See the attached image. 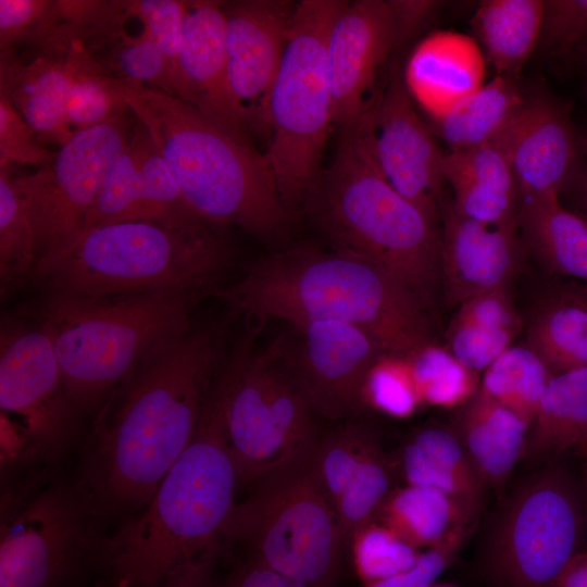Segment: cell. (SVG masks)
<instances>
[{
    "label": "cell",
    "mask_w": 587,
    "mask_h": 587,
    "mask_svg": "<svg viewBox=\"0 0 587 587\" xmlns=\"http://www.w3.org/2000/svg\"><path fill=\"white\" fill-rule=\"evenodd\" d=\"M582 61H583V65H584V70H585V74L587 78V58H583Z\"/></svg>",
    "instance_id": "56"
},
{
    "label": "cell",
    "mask_w": 587,
    "mask_h": 587,
    "mask_svg": "<svg viewBox=\"0 0 587 587\" xmlns=\"http://www.w3.org/2000/svg\"><path fill=\"white\" fill-rule=\"evenodd\" d=\"M218 226L202 217L93 226L40 257L32 280L46 294L74 296L213 294L232 263Z\"/></svg>",
    "instance_id": "4"
},
{
    "label": "cell",
    "mask_w": 587,
    "mask_h": 587,
    "mask_svg": "<svg viewBox=\"0 0 587 587\" xmlns=\"http://www.w3.org/2000/svg\"><path fill=\"white\" fill-rule=\"evenodd\" d=\"M528 446L535 455L587 448V366L550 377L529 427Z\"/></svg>",
    "instance_id": "30"
},
{
    "label": "cell",
    "mask_w": 587,
    "mask_h": 587,
    "mask_svg": "<svg viewBox=\"0 0 587 587\" xmlns=\"http://www.w3.org/2000/svg\"><path fill=\"white\" fill-rule=\"evenodd\" d=\"M121 89L198 215L264 238L284 229L289 212L264 153L174 96L125 79Z\"/></svg>",
    "instance_id": "5"
},
{
    "label": "cell",
    "mask_w": 587,
    "mask_h": 587,
    "mask_svg": "<svg viewBox=\"0 0 587 587\" xmlns=\"http://www.w3.org/2000/svg\"><path fill=\"white\" fill-rule=\"evenodd\" d=\"M394 485L395 465L379 448L358 469L334 505L346 550L361 528L377 520Z\"/></svg>",
    "instance_id": "37"
},
{
    "label": "cell",
    "mask_w": 587,
    "mask_h": 587,
    "mask_svg": "<svg viewBox=\"0 0 587 587\" xmlns=\"http://www.w3.org/2000/svg\"><path fill=\"white\" fill-rule=\"evenodd\" d=\"M242 488L215 382L189 446L147 504L105 536L103 587H159L186 563L220 555Z\"/></svg>",
    "instance_id": "2"
},
{
    "label": "cell",
    "mask_w": 587,
    "mask_h": 587,
    "mask_svg": "<svg viewBox=\"0 0 587 587\" xmlns=\"http://www.w3.org/2000/svg\"><path fill=\"white\" fill-rule=\"evenodd\" d=\"M579 137L562 101L547 93L527 96L497 138L511 161L521 203L559 197L577 166Z\"/></svg>",
    "instance_id": "18"
},
{
    "label": "cell",
    "mask_w": 587,
    "mask_h": 587,
    "mask_svg": "<svg viewBox=\"0 0 587 587\" xmlns=\"http://www.w3.org/2000/svg\"><path fill=\"white\" fill-rule=\"evenodd\" d=\"M137 220L151 221L143 198L137 158L129 139L109 167L82 232L103 224Z\"/></svg>",
    "instance_id": "40"
},
{
    "label": "cell",
    "mask_w": 587,
    "mask_h": 587,
    "mask_svg": "<svg viewBox=\"0 0 587 587\" xmlns=\"http://www.w3.org/2000/svg\"><path fill=\"white\" fill-rule=\"evenodd\" d=\"M395 47L397 39L388 1H346L326 40L334 124L340 129L355 123L370 105L365 96Z\"/></svg>",
    "instance_id": "17"
},
{
    "label": "cell",
    "mask_w": 587,
    "mask_h": 587,
    "mask_svg": "<svg viewBox=\"0 0 587 587\" xmlns=\"http://www.w3.org/2000/svg\"><path fill=\"white\" fill-rule=\"evenodd\" d=\"M0 587H76L107 536L75 477L46 469L1 482Z\"/></svg>",
    "instance_id": "9"
},
{
    "label": "cell",
    "mask_w": 587,
    "mask_h": 587,
    "mask_svg": "<svg viewBox=\"0 0 587 587\" xmlns=\"http://www.w3.org/2000/svg\"><path fill=\"white\" fill-rule=\"evenodd\" d=\"M214 587H309L248 557L236 564L225 579Z\"/></svg>",
    "instance_id": "49"
},
{
    "label": "cell",
    "mask_w": 587,
    "mask_h": 587,
    "mask_svg": "<svg viewBox=\"0 0 587 587\" xmlns=\"http://www.w3.org/2000/svg\"><path fill=\"white\" fill-rule=\"evenodd\" d=\"M587 32V0H545L539 45L553 57L577 52Z\"/></svg>",
    "instance_id": "46"
},
{
    "label": "cell",
    "mask_w": 587,
    "mask_h": 587,
    "mask_svg": "<svg viewBox=\"0 0 587 587\" xmlns=\"http://www.w3.org/2000/svg\"><path fill=\"white\" fill-rule=\"evenodd\" d=\"M578 54L580 55V58H587V32H586V35L577 50Z\"/></svg>",
    "instance_id": "55"
},
{
    "label": "cell",
    "mask_w": 587,
    "mask_h": 587,
    "mask_svg": "<svg viewBox=\"0 0 587 587\" xmlns=\"http://www.w3.org/2000/svg\"><path fill=\"white\" fill-rule=\"evenodd\" d=\"M52 155L8 98L0 93V168H9L12 164L39 168Z\"/></svg>",
    "instance_id": "47"
},
{
    "label": "cell",
    "mask_w": 587,
    "mask_h": 587,
    "mask_svg": "<svg viewBox=\"0 0 587 587\" xmlns=\"http://www.w3.org/2000/svg\"><path fill=\"white\" fill-rule=\"evenodd\" d=\"M555 587H587V551H580L570 561Z\"/></svg>",
    "instance_id": "52"
},
{
    "label": "cell",
    "mask_w": 587,
    "mask_h": 587,
    "mask_svg": "<svg viewBox=\"0 0 587 587\" xmlns=\"http://www.w3.org/2000/svg\"><path fill=\"white\" fill-rule=\"evenodd\" d=\"M582 454L584 457L583 474H584V486H585V495H586V502H587V448L582 450Z\"/></svg>",
    "instance_id": "54"
},
{
    "label": "cell",
    "mask_w": 587,
    "mask_h": 587,
    "mask_svg": "<svg viewBox=\"0 0 587 587\" xmlns=\"http://www.w3.org/2000/svg\"><path fill=\"white\" fill-rule=\"evenodd\" d=\"M210 294H46L36 323L52 342L67 394L83 419L93 417L149 352L187 327Z\"/></svg>",
    "instance_id": "6"
},
{
    "label": "cell",
    "mask_w": 587,
    "mask_h": 587,
    "mask_svg": "<svg viewBox=\"0 0 587 587\" xmlns=\"http://www.w3.org/2000/svg\"><path fill=\"white\" fill-rule=\"evenodd\" d=\"M466 534L458 535L448 541L422 552L417 562L409 570L379 579L364 587H429L452 563Z\"/></svg>",
    "instance_id": "48"
},
{
    "label": "cell",
    "mask_w": 587,
    "mask_h": 587,
    "mask_svg": "<svg viewBox=\"0 0 587 587\" xmlns=\"http://www.w3.org/2000/svg\"><path fill=\"white\" fill-rule=\"evenodd\" d=\"M132 132L126 114L80 129L53 152L48 163L13 177L32 218L39 258L82 232L105 174L127 146Z\"/></svg>",
    "instance_id": "14"
},
{
    "label": "cell",
    "mask_w": 587,
    "mask_h": 587,
    "mask_svg": "<svg viewBox=\"0 0 587 587\" xmlns=\"http://www.w3.org/2000/svg\"><path fill=\"white\" fill-rule=\"evenodd\" d=\"M349 549L354 570L364 585L411 569L422 552L378 521L361 528Z\"/></svg>",
    "instance_id": "42"
},
{
    "label": "cell",
    "mask_w": 587,
    "mask_h": 587,
    "mask_svg": "<svg viewBox=\"0 0 587 587\" xmlns=\"http://www.w3.org/2000/svg\"><path fill=\"white\" fill-rule=\"evenodd\" d=\"M366 118L375 162L388 183L433 220L440 215L445 152L414 109L397 67Z\"/></svg>",
    "instance_id": "16"
},
{
    "label": "cell",
    "mask_w": 587,
    "mask_h": 587,
    "mask_svg": "<svg viewBox=\"0 0 587 587\" xmlns=\"http://www.w3.org/2000/svg\"><path fill=\"white\" fill-rule=\"evenodd\" d=\"M519 333L453 316L447 333L446 348L466 367L484 372Z\"/></svg>",
    "instance_id": "45"
},
{
    "label": "cell",
    "mask_w": 587,
    "mask_h": 587,
    "mask_svg": "<svg viewBox=\"0 0 587 587\" xmlns=\"http://www.w3.org/2000/svg\"><path fill=\"white\" fill-rule=\"evenodd\" d=\"M126 2L130 13L142 23L164 57L172 96L182 99L180 53L184 41L187 1L135 0Z\"/></svg>",
    "instance_id": "44"
},
{
    "label": "cell",
    "mask_w": 587,
    "mask_h": 587,
    "mask_svg": "<svg viewBox=\"0 0 587 587\" xmlns=\"http://www.w3.org/2000/svg\"><path fill=\"white\" fill-rule=\"evenodd\" d=\"M253 326L226 355L216 377L230 452L243 487L309 453L320 437L319 417L277 339L253 351Z\"/></svg>",
    "instance_id": "10"
},
{
    "label": "cell",
    "mask_w": 587,
    "mask_h": 587,
    "mask_svg": "<svg viewBox=\"0 0 587 587\" xmlns=\"http://www.w3.org/2000/svg\"><path fill=\"white\" fill-rule=\"evenodd\" d=\"M68 46L33 51L0 50V93L30 125L39 141L63 146L75 134L66 121Z\"/></svg>",
    "instance_id": "23"
},
{
    "label": "cell",
    "mask_w": 587,
    "mask_h": 587,
    "mask_svg": "<svg viewBox=\"0 0 587 587\" xmlns=\"http://www.w3.org/2000/svg\"><path fill=\"white\" fill-rule=\"evenodd\" d=\"M1 476L58 469L80 436L52 342L36 323H10L0 342Z\"/></svg>",
    "instance_id": "12"
},
{
    "label": "cell",
    "mask_w": 587,
    "mask_h": 587,
    "mask_svg": "<svg viewBox=\"0 0 587 587\" xmlns=\"http://www.w3.org/2000/svg\"><path fill=\"white\" fill-rule=\"evenodd\" d=\"M363 407L388 416L407 419L421 407L405 355L384 352L370 367L362 391Z\"/></svg>",
    "instance_id": "43"
},
{
    "label": "cell",
    "mask_w": 587,
    "mask_h": 587,
    "mask_svg": "<svg viewBox=\"0 0 587 587\" xmlns=\"http://www.w3.org/2000/svg\"><path fill=\"white\" fill-rule=\"evenodd\" d=\"M519 226L549 268L587 284V215L549 198L521 203Z\"/></svg>",
    "instance_id": "32"
},
{
    "label": "cell",
    "mask_w": 587,
    "mask_h": 587,
    "mask_svg": "<svg viewBox=\"0 0 587 587\" xmlns=\"http://www.w3.org/2000/svg\"><path fill=\"white\" fill-rule=\"evenodd\" d=\"M180 71V100L215 126L250 143L248 112L236 97L228 74L224 2L187 1Z\"/></svg>",
    "instance_id": "20"
},
{
    "label": "cell",
    "mask_w": 587,
    "mask_h": 587,
    "mask_svg": "<svg viewBox=\"0 0 587 587\" xmlns=\"http://www.w3.org/2000/svg\"><path fill=\"white\" fill-rule=\"evenodd\" d=\"M552 375L529 346H511L484 371L479 388L532 424Z\"/></svg>",
    "instance_id": "35"
},
{
    "label": "cell",
    "mask_w": 587,
    "mask_h": 587,
    "mask_svg": "<svg viewBox=\"0 0 587 587\" xmlns=\"http://www.w3.org/2000/svg\"><path fill=\"white\" fill-rule=\"evenodd\" d=\"M312 201L334 250L373 262L430 305L440 279L437 221L384 177L372 152L365 113L341 129Z\"/></svg>",
    "instance_id": "7"
},
{
    "label": "cell",
    "mask_w": 587,
    "mask_h": 587,
    "mask_svg": "<svg viewBox=\"0 0 587 587\" xmlns=\"http://www.w3.org/2000/svg\"><path fill=\"white\" fill-rule=\"evenodd\" d=\"M486 68L474 37L436 30L414 48L402 77L412 100L436 121L486 83Z\"/></svg>",
    "instance_id": "22"
},
{
    "label": "cell",
    "mask_w": 587,
    "mask_h": 587,
    "mask_svg": "<svg viewBox=\"0 0 587 587\" xmlns=\"http://www.w3.org/2000/svg\"><path fill=\"white\" fill-rule=\"evenodd\" d=\"M296 7L286 0L224 2L229 79L251 126L261 121L284 58Z\"/></svg>",
    "instance_id": "19"
},
{
    "label": "cell",
    "mask_w": 587,
    "mask_h": 587,
    "mask_svg": "<svg viewBox=\"0 0 587 587\" xmlns=\"http://www.w3.org/2000/svg\"><path fill=\"white\" fill-rule=\"evenodd\" d=\"M545 0H485L475 11V39L497 75L516 78L541 30Z\"/></svg>",
    "instance_id": "27"
},
{
    "label": "cell",
    "mask_w": 587,
    "mask_h": 587,
    "mask_svg": "<svg viewBox=\"0 0 587 587\" xmlns=\"http://www.w3.org/2000/svg\"><path fill=\"white\" fill-rule=\"evenodd\" d=\"M583 508L569 473L547 467L508 502L489 548L491 574L503 587H555L579 553Z\"/></svg>",
    "instance_id": "13"
},
{
    "label": "cell",
    "mask_w": 587,
    "mask_h": 587,
    "mask_svg": "<svg viewBox=\"0 0 587 587\" xmlns=\"http://www.w3.org/2000/svg\"><path fill=\"white\" fill-rule=\"evenodd\" d=\"M580 153L577 166L567 184L587 210V139L579 137Z\"/></svg>",
    "instance_id": "53"
},
{
    "label": "cell",
    "mask_w": 587,
    "mask_h": 587,
    "mask_svg": "<svg viewBox=\"0 0 587 587\" xmlns=\"http://www.w3.org/2000/svg\"><path fill=\"white\" fill-rule=\"evenodd\" d=\"M442 171L453 192L452 207L465 217L487 224L519 222L521 195L502 143L445 152Z\"/></svg>",
    "instance_id": "24"
},
{
    "label": "cell",
    "mask_w": 587,
    "mask_h": 587,
    "mask_svg": "<svg viewBox=\"0 0 587 587\" xmlns=\"http://www.w3.org/2000/svg\"><path fill=\"white\" fill-rule=\"evenodd\" d=\"M341 0H302L261 121L271 130L264 153L288 212L311 201L321 180L333 97L326 40Z\"/></svg>",
    "instance_id": "8"
},
{
    "label": "cell",
    "mask_w": 587,
    "mask_h": 587,
    "mask_svg": "<svg viewBox=\"0 0 587 587\" xmlns=\"http://www.w3.org/2000/svg\"><path fill=\"white\" fill-rule=\"evenodd\" d=\"M285 358L319 417L345 420L363 407L366 374L385 351L361 327L340 321L287 325Z\"/></svg>",
    "instance_id": "15"
},
{
    "label": "cell",
    "mask_w": 587,
    "mask_h": 587,
    "mask_svg": "<svg viewBox=\"0 0 587 587\" xmlns=\"http://www.w3.org/2000/svg\"><path fill=\"white\" fill-rule=\"evenodd\" d=\"M526 98L516 78L496 75L434 121L432 130L446 142L449 151L491 142L510 125Z\"/></svg>",
    "instance_id": "29"
},
{
    "label": "cell",
    "mask_w": 587,
    "mask_h": 587,
    "mask_svg": "<svg viewBox=\"0 0 587 587\" xmlns=\"http://www.w3.org/2000/svg\"><path fill=\"white\" fill-rule=\"evenodd\" d=\"M377 449L371 430L355 422L320 435L311 451V464L333 509L347 483Z\"/></svg>",
    "instance_id": "38"
},
{
    "label": "cell",
    "mask_w": 587,
    "mask_h": 587,
    "mask_svg": "<svg viewBox=\"0 0 587 587\" xmlns=\"http://www.w3.org/2000/svg\"><path fill=\"white\" fill-rule=\"evenodd\" d=\"M311 451L248 487L226 542L241 544L250 558L309 587H332L346 547Z\"/></svg>",
    "instance_id": "11"
},
{
    "label": "cell",
    "mask_w": 587,
    "mask_h": 587,
    "mask_svg": "<svg viewBox=\"0 0 587 587\" xmlns=\"http://www.w3.org/2000/svg\"><path fill=\"white\" fill-rule=\"evenodd\" d=\"M440 230L439 273L450 304L508 287L520 261L519 222L487 224L447 204Z\"/></svg>",
    "instance_id": "21"
},
{
    "label": "cell",
    "mask_w": 587,
    "mask_h": 587,
    "mask_svg": "<svg viewBox=\"0 0 587 587\" xmlns=\"http://www.w3.org/2000/svg\"><path fill=\"white\" fill-rule=\"evenodd\" d=\"M429 587H453V586H449V585H432Z\"/></svg>",
    "instance_id": "57"
},
{
    "label": "cell",
    "mask_w": 587,
    "mask_h": 587,
    "mask_svg": "<svg viewBox=\"0 0 587 587\" xmlns=\"http://www.w3.org/2000/svg\"><path fill=\"white\" fill-rule=\"evenodd\" d=\"M130 141L137 158L143 198L150 220L173 221L201 217L186 202L167 163L145 126L136 117Z\"/></svg>",
    "instance_id": "39"
},
{
    "label": "cell",
    "mask_w": 587,
    "mask_h": 587,
    "mask_svg": "<svg viewBox=\"0 0 587 587\" xmlns=\"http://www.w3.org/2000/svg\"><path fill=\"white\" fill-rule=\"evenodd\" d=\"M39 248L27 207L9 168H0V292L4 300L32 280Z\"/></svg>",
    "instance_id": "34"
},
{
    "label": "cell",
    "mask_w": 587,
    "mask_h": 587,
    "mask_svg": "<svg viewBox=\"0 0 587 587\" xmlns=\"http://www.w3.org/2000/svg\"><path fill=\"white\" fill-rule=\"evenodd\" d=\"M63 29L59 0H0V50H47Z\"/></svg>",
    "instance_id": "41"
},
{
    "label": "cell",
    "mask_w": 587,
    "mask_h": 587,
    "mask_svg": "<svg viewBox=\"0 0 587 587\" xmlns=\"http://www.w3.org/2000/svg\"><path fill=\"white\" fill-rule=\"evenodd\" d=\"M216 554L204 555L171 573L159 587H214L213 569Z\"/></svg>",
    "instance_id": "51"
},
{
    "label": "cell",
    "mask_w": 587,
    "mask_h": 587,
    "mask_svg": "<svg viewBox=\"0 0 587 587\" xmlns=\"http://www.w3.org/2000/svg\"><path fill=\"white\" fill-rule=\"evenodd\" d=\"M421 405L463 407L479 389L478 373L433 341L407 354Z\"/></svg>",
    "instance_id": "36"
},
{
    "label": "cell",
    "mask_w": 587,
    "mask_h": 587,
    "mask_svg": "<svg viewBox=\"0 0 587 587\" xmlns=\"http://www.w3.org/2000/svg\"><path fill=\"white\" fill-rule=\"evenodd\" d=\"M66 65V121L74 133L129 111L122 95V79L111 75L79 42L67 47Z\"/></svg>",
    "instance_id": "33"
},
{
    "label": "cell",
    "mask_w": 587,
    "mask_h": 587,
    "mask_svg": "<svg viewBox=\"0 0 587 587\" xmlns=\"http://www.w3.org/2000/svg\"><path fill=\"white\" fill-rule=\"evenodd\" d=\"M527 346L553 374L587 366V284L558 291L539 305Z\"/></svg>",
    "instance_id": "31"
},
{
    "label": "cell",
    "mask_w": 587,
    "mask_h": 587,
    "mask_svg": "<svg viewBox=\"0 0 587 587\" xmlns=\"http://www.w3.org/2000/svg\"><path fill=\"white\" fill-rule=\"evenodd\" d=\"M226 355L224 326L195 317L92 417L74 477L105 527L138 513L189 446Z\"/></svg>",
    "instance_id": "1"
},
{
    "label": "cell",
    "mask_w": 587,
    "mask_h": 587,
    "mask_svg": "<svg viewBox=\"0 0 587 587\" xmlns=\"http://www.w3.org/2000/svg\"><path fill=\"white\" fill-rule=\"evenodd\" d=\"M388 4L394 20L398 46L425 25L437 12L441 2L433 0H390Z\"/></svg>",
    "instance_id": "50"
},
{
    "label": "cell",
    "mask_w": 587,
    "mask_h": 587,
    "mask_svg": "<svg viewBox=\"0 0 587 587\" xmlns=\"http://www.w3.org/2000/svg\"><path fill=\"white\" fill-rule=\"evenodd\" d=\"M399 470L407 484L439 489L476 512L485 483L454 432L439 426L416 432L401 450Z\"/></svg>",
    "instance_id": "26"
},
{
    "label": "cell",
    "mask_w": 587,
    "mask_h": 587,
    "mask_svg": "<svg viewBox=\"0 0 587 587\" xmlns=\"http://www.w3.org/2000/svg\"><path fill=\"white\" fill-rule=\"evenodd\" d=\"M215 294L260 327L270 320L346 322L399 355L432 341L427 308L416 296L373 262L337 250L300 246L268 254Z\"/></svg>",
    "instance_id": "3"
},
{
    "label": "cell",
    "mask_w": 587,
    "mask_h": 587,
    "mask_svg": "<svg viewBox=\"0 0 587 587\" xmlns=\"http://www.w3.org/2000/svg\"><path fill=\"white\" fill-rule=\"evenodd\" d=\"M454 432L484 483H501L514 469L530 424L480 388L460 408Z\"/></svg>",
    "instance_id": "25"
},
{
    "label": "cell",
    "mask_w": 587,
    "mask_h": 587,
    "mask_svg": "<svg viewBox=\"0 0 587 587\" xmlns=\"http://www.w3.org/2000/svg\"><path fill=\"white\" fill-rule=\"evenodd\" d=\"M472 514L450 495L427 486L395 488L377 520L413 547L433 548L467 534Z\"/></svg>",
    "instance_id": "28"
}]
</instances>
